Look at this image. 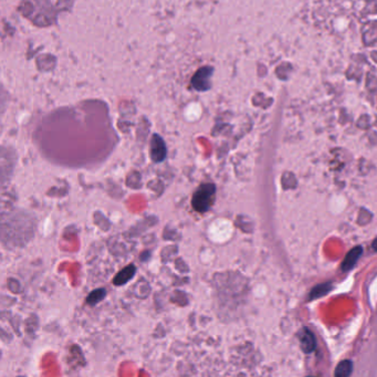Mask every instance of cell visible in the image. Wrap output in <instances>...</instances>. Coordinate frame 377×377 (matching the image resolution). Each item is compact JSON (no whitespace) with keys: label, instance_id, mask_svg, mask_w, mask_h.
Returning <instances> with one entry per match:
<instances>
[{"label":"cell","instance_id":"cell-3","mask_svg":"<svg viewBox=\"0 0 377 377\" xmlns=\"http://www.w3.org/2000/svg\"><path fill=\"white\" fill-rule=\"evenodd\" d=\"M362 254H363V248L361 246L354 247L350 253L346 255L343 263H342V270L348 271V270L353 269L355 267L356 262H358V260L361 258Z\"/></svg>","mask_w":377,"mask_h":377},{"label":"cell","instance_id":"cell-8","mask_svg":"<svg viewBox=\"0 0 377 377\" xmlns=\"http://www.w3.org/2000/svg\"><path fill=\"white\" fill-rule=\"evenodd\" d=\"M106 296H107L106 290H104V289H96V290L91 292L90 295L88 296L87 301L91 306H93V305L97 304L99 302H101L102 300L106 298Z\"/></svg>","mask_w":377,"mask_h":377},{"label":"cell","instance_id":"cell-9","mask_svg":"<svg viewBox=\"0 0 377 377\" xmlns=\"http://www.w3.org/2000/svg\"><path fill=\"white\" fill-rule=\"evenodd\" d=\"M372 247H373V249H374V250H376V251H377V239H375V240L373 241Z\"/></svg>","mask_w":377,"mask_h":377},{"label":"cell","instance_id":"cell-5","mask_svg":"<svg viewBox=\"0 0 377 377\" xmlns=\"http://www.w3.org/2000/svg\"><path fill=\"white\" fill-rule=\"evenodd\" d=\"M301 346L302 350L306 353H311L316 348V338L309 330H305V332L302 334Z\"/></svg>","mask_w":377,"mask_h":377},{"label":"cell","instance_id":"cell-7","mask_svg":"<svg viewBox=\"0 0 377 377\" xmlns=\"http://www.w3.org/2000/svg\"><path fill=\"white\" fill-rule=\"evenodd\" d=\"M331 289H332V285H331L330 282L319 284V285H317V287H314L312 289V291L310 293V298L311 299H319L321 297L325 296L326 293H329Z\"/></svg>","mask_w":377,"mask_h":377},{"label":"cell","instance_id":"cell-6","mask_svg":"<svg viewBox=\"0 0 377 377\" xmlns=\"http://www.w3.org/2000/svg\"><path fill=\"white\" fill-rule=\"evenodd\" d=\"M352 372H353V363L350 360H345L343 362H341L338 367L335 368L334 375L337 377H346L350 376Z\"/></svg>","mask_w":377,"mask_h":377},{"label":"cell","instance_id":"cell-1","mask_svg":"<svg viewBox=\"0 0 377 377\" xmlns=\"http://www.w3.org/2000/svg\"><path fill=\"white\" fill-rule=\"evenodd\" d=\"M216 195V186L213 183L200 185L197 191L194 193L192 206L195 212L206 213L214 204Z\"/></svg>","mask_w":377,"mask_h":377},{"label":"cell","instance_id":"cell-4","mask_svg":"<svg viewBox=\"0 0 377 377\" xmlns=\"http://www.w3.org/2000/svg\"><path fill=\"white\" fill-rule=\"evenodd\" d=\"M135 274H136V267L134 266V264H130V266L122 269L114 277L113 283L115 285H123L125 283H128L131 279L135 276Z\"/></svg>","mask_w":377,"mask_h":377},{"label":"cell","instance_id":"cell-2","mask_svg":"<svg viewBox=\"0 0 377 377\" xmlns=\"http://www.w3.org/2000/svg\"><path fill=\"white\" fill-rule=\"evenodd\" d=\"M166 154L167 151L165 143L163 142L162 138L155 135L151 143V158L154 160L155 163H159L163 162L166 158Z\"/></svg>","mask_w":377,"mask_h":377}]
</instances>
